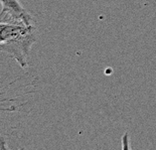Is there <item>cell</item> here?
Here are the masks:
<instances>
[{
  "mask_svg": "<svg viewBox=\"0 0 156 150\" xmlns=\"http://www.w3.org/2000/svg\"><path fill=\"white\" fill-rule=\"evenodd\" d=\"M36 78L23 72L0 77V149H9L20 136L22 124L32 110Z\"/></svg>",
  "mask_w": 156,
  "mask_h": 150,
  "instance_id": "6da1fadb",
  "label": "cell"
},
{
  "mask_svg": "<svg viewBox=\"0 0 156 150\" xmlns=\"http://www.w3.org/2000/svg\"><path fill=\"white\" fill-rule=\"evenodd\" d=\"M36 41L34 24L0 17V54L13 59L21 68H27L28 55Z\"/></svg>",
  "mask_w": 156,
  "mask_h": 150,
  "instance_id": "7a4b0ae2",
  "label": "cell"
},
{
  "mask_svg": "<svg viewBox=\"0 0 156 150\" xmlns=\"http://www.w3.org/2000/svg\"><path fill=\"white\" fill-rule=\"evenodd\" d=\"M0 5L2 6L0 17H8L26 24H32V16L23 7L19 0H0Z\"/></svg>",
  "mask_w": 156,
  "mask_h": 150,
  "instance_id": "3957f363",
  "label": "cell"
}]
</instances>
